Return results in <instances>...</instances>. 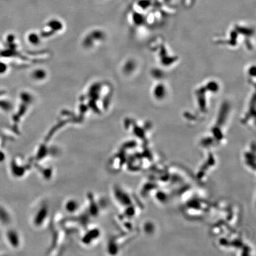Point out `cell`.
Here are the masks:
<instances>
[{
	"instance_id": "6da1fadb",
	"label": "cell",
	"mask_w": 256,
	"mask_h": 256,
	"mask_svg": "<svg viewBox=\"0 0 256 256\" xmlns=\"http://www.w3.org/2000/svg\"><path fill=\"white\" fill-rule=\"evenodd\" d=\"M218 90L219 84L215 81H210L196 92L199 109L202 113H205L207 110V94L209 93H215Z\"/></svg>"
},
{
	"instance_id": "7a4b0ae2",
	"label": "cell",
	"mask_w": 256,
	"mask_h": 256,
	"mask_svg": "<svg viewBox=\"0 0 256 256\" xmlns=\"http://www.w3.org/2000/svg\"><path fill=\"white\" fill-rule=\"evenodd\" d=\"M167 87L163 83H159L154 87L153 95L156 100H164L167 96Z\"/></svg>"
}]
</instances>
